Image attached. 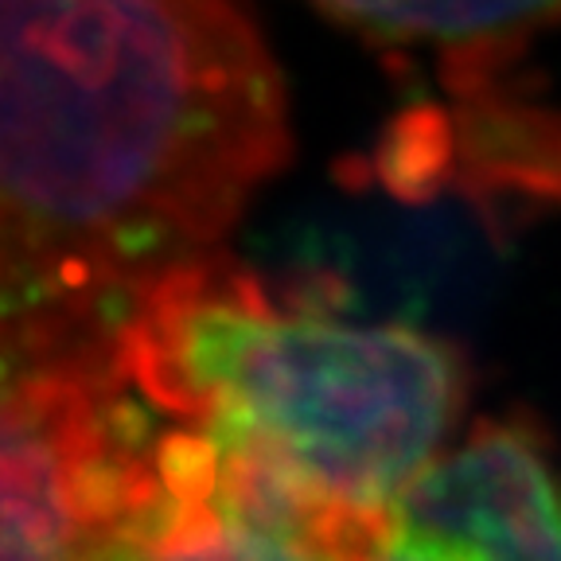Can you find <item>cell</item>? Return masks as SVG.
I'll list each match as a JSON object with an SVG mask.
<instances>
[{
    "instance_id": "cell-3",
    "label": "cell",
    "mask_w": 561,
    "mask_h": 561,
    "mask_svg": "<svg viewBox=\"0 0 561 561\" xmlns=\"http://www.w3.org/2000/svg\"><path fill=\"white\" fill-rule=\"evenodd\" d=\"M117 324H4L0 561H87L149 483L160 430L140 413Z\"/></svg>"
},
{
    "instance_id": "cell-4",
    "label": "cell",
    "mask_w": 561,
    "mask_h": 561,
    "mask_svg": "<svg viewBox=\"0 0 561 561\" xmlns=\"http://www.w3.org/2000/svg\"><path fill=\"white\" fill-rule=\"evenodd\" d=\"M347 561H561V472L526 421H480L430 460Z\"/></svg>"
},
{
    "instance_id": "cell-1",
    "label": "cell",
    "mask_w": 561,
    "mask_h": 561,
    "mask_svg": "<svg viewBox=\"0 0 561 561\" xmlns=\"http://www.w3.org/2000/svg\"><path fill=\"white\" fill-rule=\"evenodd\" d=\"M289 160L238 0H0V312L122 320Z\"/></svg>"
},
{
    "instance_id": "cell-6",
    "label": "cell",
    "mask_w": 561,
    "mask_h": 561,
    "mask_svg": "<svg viewBox=\"0 0 561 561\" xmlns=\"http://www.w3.org/2000/svg\"><path fill=\"white\" fill-rule=\"evenodd\" d=\"M351 32L398 47H433L460 87H488L491 59L561 20V0H312Z\"/></svg>"
},
{
    "instance_id": "cell-5",
    "label": "cell",
    "mask_w": 561,
    "mask_h": 561,
    "mask_svg": "<svg viewBox=\"0 0 561 561\" xmlns=\"http://www.w3.org/2000/svg\"><path fill=\"white\" fill-rule=\"evenodd\" d=\"M359 542L199 433L164 425L145 491L87 561H347Z\"/></svg>"
},
{
    "instance_id": "cell-2",
    "label": "cell",
    "mask_w": 561,
    "mask_h": 561,
    "mask_svg": "<svg viewBox=\"0 0 561 561\" xmlns=\"http://www.w3.org/2000/svg\"><path fill=\"white\" fill-rule=\"evenodd\" d=\"M117 351L168 425L347 535H367L445 453L468 402L465 359L448 343L280 297L219 250L140 289Z\"/></svg>"
}]
</instances>
